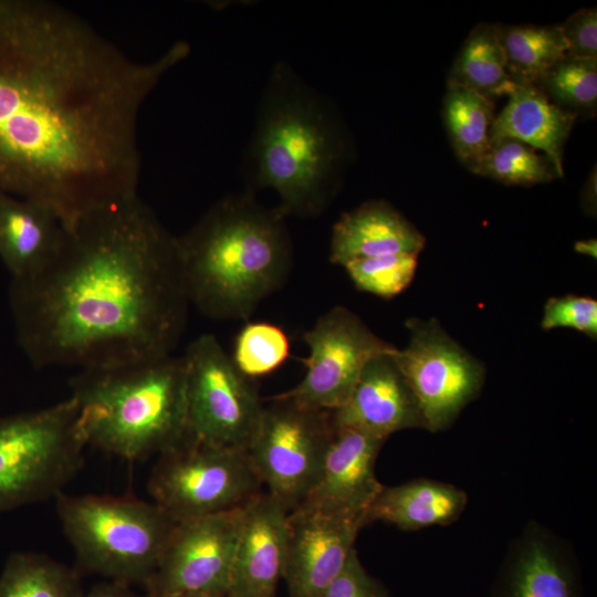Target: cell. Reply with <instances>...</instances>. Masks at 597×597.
Returning a JSON list of instances; mask_svg holds the SVG:
<instances>
[{
    "instance_id": "484cf974",
    "label": "cell",
    "mask_w": 597,
    "mask_h": 597,
    "mask_svg": "<svg viewBox=\"0 0 597 597\" xmlns=\"http://www.w3.org/2000/svg\"><path fill=\"white\" fill-rule=\"evenodd\" d=\"M507 70L514 82L536 83L567 55V43L558 24H499Z\"/></svg>"
},
{
    "instance_id": "4dcf8cb0",
    "label": "cell",
    "mask_w": 597,
    "mask_h": 597,
    "mask_svg": "<svg viewBox=\"0 0 597 597\" xmlns=\"http://www.w3.org/2000/svg\"><path fill=\"white\" fill-rule=\"evenodd\" d=\"M543 329L569 327L590 338L597 337V301L589 296L564 295L546 301L541 321Z\"/></svg>"
},
{
    "instance_id": "83f0119b",
    "label": "cell",
    "mask_w": 597,
    "mask_h": 597,
    "mask_svg": "<svg viewBox=\"0 0 597 597\" xmlns=\"http://www.w3.org/2000/svg\"><path fill=\"white\" fill-rule=\"evenodd\" d=\"M547 98L577 117L597 109V57L564 56L536 82Z\"/></svg>"
},
{
    "instance_id": "3957f363",
    "label": "cell",
    "mask_w": 597,
    "mask_h": 597,
    "mask_svg": "<svg viewBox=\"0 0 597 597\" xmlns=\"http://www.w3.org/2000/svg\"><path fill=\"white\" fill-rule=\"evenodd\" d=\"M352 155V139L334 102L289 63L276 62L243 155L245 190H273L285 217H315L336 196Z\"/></svg>"
},
{
    "instance_id": "7c38bea8",
    "label": "cell",
    "mask_w": 597,
    "mask_h": 597,
    "mask_svg": "<svg viewBox=\"0 0 597 597\" xmlns=\"http://www.w3.org/2000/svg\"><path fill=\"white\" fill-rule=\"evenodd\" d=\"M303 339L310 354L305 375L292 389L279 394L296 404L334 411L349 398L364 367L392 345L379 338L352 311L336 306L318 317Z\"/></svg>"
},
{
    "instance_id": "8992f818",
    "label": "cell",
    "mask_w": 597,
    "mask_h": 597,
    "mask_svg": "<svg viewBox=\"0 0 597 597\" xmlns=\"http://www.w3.org/2000/svg\"><path fill=\"white\" fill-rule=\"evenodd\" d=\"M55 505L78 565L129 586L146 585L177 522L153 501L129 495L62 492Z\"/></svg>"
},
{
    "instance_id": "5b68a950",
    "label": "cell",
    "mask_w": 597,
    "mask_h": 597,
    "mask_svg": "<svg viewBox=\"0 0 597 597\" xmlns=\"http://www.w3.org/2000/svg\"><path fill=\"white\" fill-rule=\"evenodd\" d=\"M70 386L87 446L142 460L187 439L182 356L81 369Z\"/></svg>"
},
{
    "instance_id": "6da1fadb",
    "label": "cell",
    "mask_w": 597,
    "mask_h": 597,
    "mask_svg": "<svg viewBox=\"0 0 597 597\" xmlns=\"http://www.w3.org/2000/svg\"><path fill=\"white\" fill-rule=\"evenodd\" d=\"M189 53L138 62L60 4L0 0V191L64 226L137 193L140 109Z\"/></svg>"
},
{
    "instance_id": "9c48e42d",
    "label": "cell",
    "mask_w": 597,
    "mask_h": 597,
    "mask_svg": "<svg viewBox=\"0 0 597 597\" xmlns=\"http://www.w3.org/2000/svg\"><path fill=\"white\" fill-rule=\"evenodd\" d=\"M182 357L187 439L247 451L264 407L254 380L235 367L213 335L196 338Z\"/></svg>"
},
{
    "instance_id": "4fadbf2b",
    "label": "cell",
    "mask_w": 597,
    "mask_h": 597,
    "mask_svg": "<svg viewBox=\"0 0 597 597\" xmlns=\"http://www.w3.org/2000/svg\"><path fill=\"white\" fill-rule=\"evenodd\" d=\"M243 506L176 522L159 563L146 583L147 597L180 593L226 596Z\"/></svg>"
},
{
    "instance_id": "ffe728a7",
    "label": "cell",
    "mask_w": 597,
    "mask_h": 597,
    "mask_svg": "<svg viewBox=\"0 0 597 597\" xmlns=\"http://www.w3.org/2000/svg\"><path fill=\"white\" fill-rule=\"evenodd\" d=\"M506 96V105L495 115L491 143L510 138L530 145L563 177L564 146L577 116L553 104L536 83L515 82Z\"/></svg>"
},
{
    "instance_id": "f1b7e54d",
    "label": "cell",
    "mask_w": 597,
    "mask_h": 597,
    "mask_svg": "<svg viewBox=\"0 0 597 597\" xmlns=\"http://www.w3.org/2000/svg\"><path fill=\"white\" fill-rule=\"evenodd\" d=\"M289 356L290 341L281 327L253 322L239 332L231 359L245 377L254 380L277 369Z\"/></svg>"
},
{
    "instance_id": "44dd1931",
    "label": "cell",
    "mask_w": 597,
    "mask_h": 597,
    "mask_svg": "<svg viewBox=\"0 0 597 597\" xmlns=\"http://www.w3.org/2000/svg\"><path fill=\"white\" fill-rule=\"evenodd\" d=\"M468 503L467 493L453 484L413 480L381 490L366 514V525L384 522L401 531H418L457 521Z\"/></svg>"
},
{
    "instance_id": "277c9868",
    "label": "cell",
    "mask_w": 597,
    "mask_h": 597,
    "mask_svg": "<svg viewBox=\"0 0 597 597\" xmlns=\"http://www.w3.org/2000/svg\"><path fill=\"white\" fill-rule=\"evenodd\" d=\"M285 218L248 190L213 203L177 237L189 303L212 318H247L290 271Z\"/></svg>"
},
{
    "instance_id": "30bf717a",
    "label": "cell",
    "mask_w": 597,
    "mask_h": 597,
    "mask_svg": "<svg viewBox=\"0 0 597 597\" xmlns=\"http://www.w3.org/2000/svg\"><path fill=\"white\" fill-rule=\"evenodd\" d=\"M268 400L247 451L266 492L290 512L317 482L333 417L332 411L303 407L279 395Z\"/></svg>"
},
{
    "instance_id": "603a6c76",
    "label": "cell",
    "mask_w": 597,
    "mask_h": 597,
    "mask_svg": "<svg viewBox=\"0 0 597 597\" xmlns=\"http://www.w3.org/2000/svg\"><path fill=\"white\" fill-rule=\"evenodd\" d=\"M449 78L493 101L511 92L515 82L507 70L499 23H479L471 30Z\"/></svg>"
},
{
    "instance_id": "5bb4252c",
    "label": "cell",
    "mask_w": 597,
    "mask_h": 597,
    "mask_svg": "<svg viewBox=\"0 0 597 597\" xmlns=\"http://www.w3.org/2000/svg\"><path fill=\"white\" fill-rule=\"evenodd\" d=\"M366 515L298 505L286 516L282 578L289 597H321L344 568Z\"/></svg>"
},
{
    "instance_id": "e0dca14e",
    "label": "cell",
    "mask_w": 597,
    "mask_h": 597,
    "mask_svg": "<svg viewBox=\"0 0 597 597\" xmlns=\"http://www.w3.org/2000/svg\"><path fill=\"white\" fill-rule=\"evenodd\" d=\"M395 348L366 364L347 401L332 411L335 426L384 439L406 429H425L418 400L392 356Z\"/></svg>"
},
{
    "instance_id": "8fae6325",
    "label": "cell",
    "mask_w": 597,
    "mask_h": 597,
    "mask_svg": "<svg viewBox=\"0 0 597 597\" xmlns=\"http://www.w3.org/2000/svg\"><path fill=\"white\" fill-rule=\"evenodd\" d=\"M408 345L392 356L411 387L425 429H447L480 394L483 364L459 345L436 318H409Z\"/></svg>"
},
{
    "instance_id": "d4e9b609",
    "label": "cell",
    "mask_w": 597,
    "mask_h": 597,
    "mask_svg": "<svg viewBox=\"0 0 597 597\" xmlns=\"http://www.w3.org/2000/svg\"><path fill=\"white\" fill-rule=\"evenodd\" d=\"M80 574L48 555L14 552L0 573V597H82Z\"/></svg>"
},
{
    "instance_id": "f546056e",
    "label": "cell",
    "mask_w": 597,
    "mask_h": 597,
    "mask_svg": "<svg viewBox=\"0 0 597 597\" xmlns=\"http://www.w3.org/2000/svg\"><path fill=\"white\" fill-rule=\"evenodd\" d=\"M417 264L418 255L395 253L353 260L343 268L358 290L391 298L411 283Z\"/></svg>"
},
{
    "instance_id": "4316f807",
    "label": "cell",
    "mask_w": 597,
    "mask_h": 597,
    "mask_svg": "<svg viewBox=\"0 0 597 597\" xmlns=\"http://www.w3.org/2000/svg\"><path fill=\"white\" fill-rule=\"evenodd\" d=\"M469 169L510 186H533L558 178L554 165L544 154L510 138L492 142L486 153Z\"/></svg>"
},
{
    "instance_id": "ba28073f",
    "label": "cell",
    "mask_w": 597,
    "mask_h": 597,
    "mask_svg": "<svg viewBox=\"0 0 597 597\" xmlns=\"http://www.w3.org/2000/svg\"><path fill=\"white\" fill-rule=\"evenodd\" d=\"M147 486L153 502L179 522L243 506L262 483L248 451L186 439L158 455Z\"/></svg>"
},
{
    "instance_id": "d6986e66",
    "label": "cell",
    "mask_w": 597,
    "mask_h": 597,
    "mask_svg": "<svg viewBox=\"0 0 597 597\" xmlns=\"http://www.w3.org/2000/svg\"><path fill=\"white\" fill-rule=\"evenodd\" d=\"M64 228L48 205L0 191V259L11 280L43 269L59 248Z\"/></svg>"
},
{
    "instance_id": "2e32d148",
    "label": "cell",
    "mask_w": 597,
    "mask_h": 597,
    "mask_svg": "<svg viewBox=\"0 0 597 597\" xmlns=\"http://www.w3.org/2000/svg\"><path fill=\"white\" fill-rule=\"evenodd\" d=\"M287 510L269 492L243 505L226 597H274L283 575Z\"/></svg>"
},
{
    "instance_id": "9a60e30c",
    "label": "cell",
    "mask_w": 597,
    "mask_h": 597,
    "mask_svg": "<svg viewBox=\"0 0 597 597\" xmlns=\"http://www.w3.org/2000/svg\"><path fill=\"white\" fill-rule=\"evenodd\" d=\"M386 440L334 425L317 482L300 505L366 515L384 485L376 478L375 463Z\"/></svg>"
},
{
    "instance_id": "7402d4cb",
    "label": "cell",
    "mask_w": 597,
    "mask_h": 597,
    "mask_svg": "<svg viewBox=\"0 0 597 597\" xmlns=\"http://www.w3.org/2000/svg\"><path fill=\"white\" fill-rule=\"evenodd\" d=\"M494 109L493 100L448 78L443 122L455 156L468 169L491 146Z\"/></svg>"
},
{
    "instance_id": "1f68e13d",
    "label": "cell",
    "mask_w": 597,
    "mask_h": 597,
    "mask_svg": "<svg viewBox=\"0 0 597 597\" xmlns=\"http://www.w3.org/2000/svg\"><path fill=\"white\" fill-rule=\"evenodd\" d=\"M321 597H391L386 587L363 566L354 548L339 575Z\"/></svg>"
},
{
    "instance_id": "d6a6232c",
    "label": "cell",
    "mask_w": 597,
    "mask_h": 597,
    "mask_svg": "<svg viewBox=\"0 0 597 597\" xmlns=\"http://www.w3.org/2000/svg\"><path fill=\"white\" fill-rule=\"evenodd\" d=\"M567 43V55L597 57V10L583 8L558 24Z\"/></svg>"
},
{
    "instance_id": "836d02e7",
    "label": "cell",
    "mask_w": 597,
    "mask_h": 597,
    "mask_svg": "<svg viewBox=\"0 0 597 597\" xmlns=\"http://www.w3.org/2000/svg\"><path fill=\"white\" fill-rule=\"evenodd\" d=\"M82 597H142L129 585L119 582L107 580L93 586Z\"/></svg>"
},
{
    "instance_id": "e575fe53",
    "label": "cell",
    "mask_w": 597,
    "mask_h": 597,
    "mask_svg": "<svg viewBox=\"0 0 597 597\" xmlns=\"http://www.w3.org/2000/svg\"><path fill=\"white\" fill-rule=\"evenodd\" d=\"M596 190H597V170H596V165H594L582 190L583 210L590 216H596V193H597Z\"/></svg>"
},
{
    "instance_id": "8d00e7d4",
    "label": "cell",
    "mask_w": 597,
    "mask_h": 597,
    "mask_svg": "<svg viewBox=\"0 0 597 597\" xmlns=\"http://www.w3.org/2000/svg\"><path fill=\"white\" fill-rule=\"evenodd\" d=\"M164 597H226V596L206 594V593H180V594L167 595Z\"/></svg>"
},
{
    "instance_id": "d590c367",
    "label": "cell",
    "mask_w": 597,
    "mask_h": 597,
    "mask_svg": "<svg viewBox=\"0 0 597 597\" xmlns=\"http://www.w3.org/2000/svg\"><path fill=\"white\" fill-rule=\"evenodd\" d=\"M574 249L577 253L585 254L588 256L596 258L597 255V241L596 239H588L577 241L574 245Z\"/></svg>"
},
{
    "instance_id": "52a82bcc",
    "label": "cell",
    "mask_w": 597,
    "mask_h": 597,
    "mask_svg": "<svg viewBox=\"0 0 597 597\" xmlns=\"http://www.w3.org/2000/svg\"><path fill=\"white\" fill-rule=\"evenodd\" d=\"M86 447L71 396L0 416V514L55 499L81 470Z\"/></svg>"
},
{
    "instance_id": "7a4b0ae2",
    "label": "cell",
    "mask_w": 597,
    "mask_h": 597,
    "mask_svg": "<svg viewBox=\"0 0 597 597\" xmlns=\"http://www.w3.org/2000/svg\"><path fill=\"white\" fill-rule=\"evenodd\" d=\"M17 342L39 369H81L171 354L189 304L177 237L138 193L65 226L53 256L11 280Z\"/></svg>"
},
{
    "instance_id": "ac0fdd59",
    "label": "cell",
    "mask_w": 597,
    "mask_h": 597,
    "mask_svg": "<svg viewBox=\"0 0 597 597\" xmlns=\"http://www.w3.org/2000/svg\"><path fill=\"white\" fill-rule=\"evenodd\" d=\"M425 245L422 233L395 207L384 200H369L342 213L334 223L329 260L343 266L353 260L384 254L418 255Z\"/></svg>"
},
{
    "instance_id": "cb8c5ba5",
    "label": "cell",
    "mask_w": 597,
    "mask_h": 597,
    "mask_svg": "<svg viewBox=\"0 0 597 597\" xmlns=\"http://www.w3.org/2000/svg\"><path fill=\"white\" fill-rule=\"evenodd\" d=\"M500 597H577L572 572L542 538L528 540L503 580Z\"/></svg>"
}]
</instances>
